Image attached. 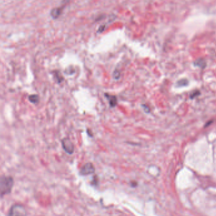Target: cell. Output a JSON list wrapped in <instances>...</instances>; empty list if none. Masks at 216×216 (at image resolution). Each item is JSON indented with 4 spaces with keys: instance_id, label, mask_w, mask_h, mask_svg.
Wrapping results in <instances>:
<instances>
[{
    "instance_id": "obj_1",
    "label": "cell",
    "mask_w": 216,
    "mask_h": 216,
    "mask_svg": "<svg viewBox=\"0 0 216 216\" xmlns=\"http://www.w3.org/2000/svg\"><path fill=\"white\" fill-rule=\"evenodd\" d=\"M13 179L10 176H2L0 179V192L1 196L3 197L5 194L11 193L13 186Z\"/></svg>"
},
{
    "instance_id": "obj_2",
    "label": "cell",
    "mask_w": 216,
    "mask_h": 216,
    "mask_svg": "<svg viewBox=\"0 0 216 216\" xmlns=\"http://www.w3.org/2000/svg\"><path fill=\"white\" fill-rule=\"evenodd\" d=\"M8 216H27V211L22 205H13L9 210Z\"/></svg>"
},
{
    "instance_id": "obj_3",
    "label": "cell",
    "mask_w": 216,
    "mask_h": 216,
    "mask_svg": "<svg viewBox=\"0 0 216 216\" xmlns=\"http://www.w3.org/2000/svg\"><path fill=\"white\" fill-rule=\"evenodd\" d=\"M62 145L67 153L69 155H72L74 151V144L69 138H65L62 140Z\"/></svg>"
},
{
    "instance_id": "obj_4",
    "label": "cell",
    "mask_w": 216,
    "mask_h": 216,
    "mask_svg": "<svg viewBox=\"0 0 216 216\" xmlns=\"http://www.w3.org/2000/svg\"><path fill=\"white\" fill-rule=\"evenodd\" d=\"M95 172V167L92 163H86L81 169L80 174L83 176L93 174Z\"/></svg>"
},
{
    "instance_id": "obj_5",
    "label": "cell",
    "mask_w": 216,
    "mask_h": 216,
    "mask_svg": "<svg viewBox=\"0 0 216 216\" xmlns=\"http://www.w3.org/2000/svg\"><path fill=\"white\" fill-rule=\"evenodd\" d=\"M105 96L109 101V105L110 107L114 108L117 104V98L115 95H111L108 93H105Z\"/></svg>"
},
{
    "instance_id": "obj_6",
    "label": "cell",
    "mask_w": 216,
    "mask_h": 216,
    "mask_svg": "<svg viewBox=\"0 0 216 216\" xmlns=\"http://www.w3.org/2000/svg\"><path fill=\"white\" fill-rule=\"evenodd\" d=\"M62 12V8L61 7H58V8H55L52 9L50 12V15L53 19H56L58 18L60 15H61Z\"/></svg>"
},
{
    "instance_id": "obj_7",
    "label": "cell",
    "mask_w": 216,
    "mask_h": 216,
    "mask_svg": "<svg viewBox=\"0 0 216 216\" xmlns=\"http://www.w3.org/2000/svg\"><path fill=\"white\" fill-rule=\"evenodd\" d=\"M53 76L55 78V80L57 83L58 84L61 83L63 81V79H64L63 77L62 76V74H60V72H58V70H55V71L53 72Z\"/></svg>"
},
{
    "instance_id": "obj_8",
    "label": "cell",
    "mask_w": 216,
    "mask_h": 216,
    "mask_svg": "<svg viewBox=\"0 0 216 216\" xmlns=\"http://www.w3.org/2000/svg\"><path fill=\"white\" fill-rule=\"evenodd\" d=\"M29 100L32 103L36 104L40 101V97H39L38 94H31L29 96Z\"/></svg>"
},
{
    "instance_id": "obj_9",
    "label": "cell",
    "mask_w": 216,
    "mask_h": 216,
    "mask_svg": "<svg viewBox=\"0 0 216 216\" xmlns=\"http://www.w3.org/2000/svg\"><path fill=\"white\" fill-rule=\"evenodd\" d=\"M64 73L67 75H72L73 74L75 73V69H74V67L72 66H70L68 68H67L65 70Z\"/></svg>"
},
{
    "instance_id": "obj_10",
    "label": "cell",
    "mask_w": 216,
    "mask_h": 216,
    "mask_svg": "<svg viewBox=\"0 0 216 216\" xmlns=\"http://www.w3.org/2000/svg\"><path fill=\"white\" fill-rule=\"evenodd\" d=\"M113 78L115 80H118L120 77V72L118 70H115L114 72H113Z\"/></svg>"
},
{
    "instance_id": "obj_11",
    "label": "cell",
    "mask_w": 216,
    "mask_h": 216,
    "mask_svg": "<svg viewBox=\"0 0 216 216\" xmlns=\"http://www.w3.org/2000/svg\"><path fill=\"white\" fill-rule=\"evenodd\" d=\"M188 81L186 80V79H181L179 81L178 83H177V85H178V86H186V85L188 84Z\"/></svg>"
},
{
    "instance_id": "obj_12",
    "label": "cell",
    "mask_w": 216,
    "mask_h": 216,
    "mask_svg": "<svg viewBox=\"0 0 216 216\" xmlns=\"http://www.w3.org/2000/svg\"><path fill=\"white\" fill-rule=\"evenodd\" d=\"M194 65H197L198 67H204L205 66V63L204 60L200 59L199 60H197L195 63H194Z\"/></svg>"
},
{
    "instance_id": "obj_13",
    "label": "cell",
    "mask_w": 216,
    "mask_h": 216,
    "mask_svg": "<svg viewBox=\"0 0 216 216\" xmlns=\"http://www.w3.org/2000/svg\"><path fill=\"white\" fill-rule=\"evenodd\" d=\"M105 28H106V24L101 25V26L99 27V28H98V29L97 31V33H103V32L105 30Z\"/></svg>"
},
{
    "instance_id": "obj_14",
    "label": "cell",
    "mask_w": 216,
    "mask_h": 216,
    "mask_svg": "<svg viewBox=\"0 0 216 216\" xmlns=\"http://www.w3.org/2000/svg\"><path fill=\"white\" fill-rule=\"evenodd\" d=\"M199 94H200V92L199 91H194V92H193V93L192 94L190 95V98H193L194 97H197L198 96V95H199Z\"/></svg>"
},
{
    "instance_id": "obj_15",
    "label": "cell",
    "mask_w": 216,
    "mask_h": 216,
    "mask_svg": "<svg viewBox=\"0 0 216 216\" xmlns=\"http://www.w3.org/2000/svg\"><path fill=\"white\" fill-rule=\"evenodd\" d=\"M142 106H143V108L144 110V111L146 112H148V111H149V108H148L147 107V106L144 105H143Z\"/></svg>"
}]
</instances>
